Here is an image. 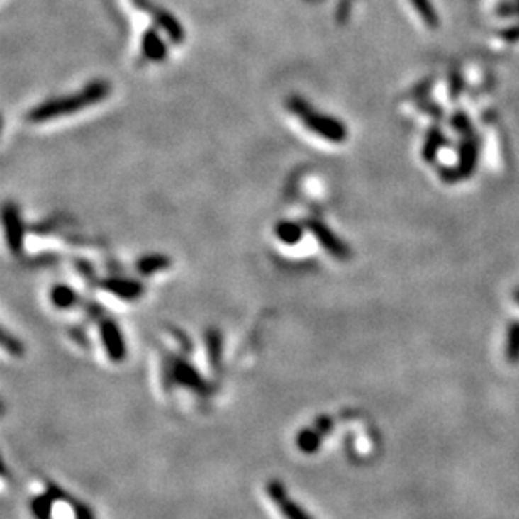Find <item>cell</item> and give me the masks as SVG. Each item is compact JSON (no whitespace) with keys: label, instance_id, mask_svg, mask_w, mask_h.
<instances>
[{"label":"cell","instance_id":"6da1fadb","mask_svg":"<svg viewBox=\"0 0 519 519\" xmlns=\"http://www.w3.org/2000/svg\"><path fill=\"white\" fill-rule=\"evenodd\" d=\"M111 93V86L108 81L96 79L84 86L79 93L69 94V96H59L48 99V101L38 104L27 113V121L30 123H45L57 120V118L72 115L94 104L101 103Z\"/></svg>","mask_w":519,"mask_h":519},{"label":"cell","instance_id":"7a4b0ae2","mask_svg":"<svg viewBox=\"0 0 519 519\" xmlns=\"http://www.w3.org/2000/svg\"><path fill=\"white\" fill-rule=\"evenodd\" d=\"M286 108L303 123L304 128L331 143H343L348 138V130L338 118L316 111L306 99L293 94L286 101Z\"/></svg>","mask_w":519,"mask_h":519},{"label":"cell","instance_id":"3957f363","mask_svg":"<svg viewBox=\"0 0 519 519\" xmlns=\"http://www.w3.org/2000/svg\"><path fill=\"white\" fill-rule=\"evenodd\" d=\"M479 140L474 135H467L462 140L461 150H459V163L452 168H445L440 172V179L445 184H455V182L466 180L476 170L477 160H479Z\"/></svg>","mask_w":519,"mask_h":519},{"label":"cell","instance_id":"277c9868","mask_svg":"<svg viewBox=\"0 0 519 519\" xmlns=\"http://www.w3.org/2000/svg\"><path fill=\"white\" fill-rule=\"evenodd\" d=\"M131 4L136 9H140L141 12L148 13L152 17V21L157 24V27L163 29V33L167 34V38L172 40L173 44H182L185 40V29L182 27L180 21L177 19L173 13H170L167 9H163L157 4H153L152 0H131Z\"/></svg>","mask_w":519,"mask_h":519},{"label":"cell","instance_id":"5b68a950","mask_svg":"<svg viewBox=\"0 0 519 519\" xmlns=\"http://www.w3.org/2000/svg\"><path fill=\"white\" fill-rule=\"evenodd\" d=\"M308 225H309V229L313 230V234L316 235V239L320 240V244L325 245L331 256H335L338 259L350 257V249L346 247V244L338 238V235H335L333 232L328 229L323 222L309 221Z\"/></svg>","mask_w":519,"mask_h":519},{"label":"cell","instance_id":"8992f818","mask_svg":"<svg viewBox=\"0 0 519 519\" xmlns=\"http://www.w3.org/2000/svg\"><path fill=\"white\" fill-rule=\"evenodd\" d=\"M141 52L143 56L148 59V61L153 62H160L165 61L167 54H168V48L167 43L160 38L157 29H147L143 33V38H141Z\"/></svg>","mask_w":519,"mask_h":519},{"label":"cell","instance_id":"52a82bcc","mask_svg":"<svg viewBox=\"0 0 519 519\" xmlns=\"http://www.w3.org/2000/svg\"><path fill=\"white\" fill-rule=\"evenodd\" d=\"M4 224H6L9 242H11L12 247L17 249L22 242V224L19 211H17V207L12 206V203H9V206H6V208H4Z\"/></svg>","mask_w":519,"mask_h":519},{"label":"cell","instance_id":"ba28073f","mask_svg":"<svg viewBox=\"0 0 519 519\" xmlns=\"http://www.w3.org/2000/svg\"><path fill=\"white\" fill-rule=\"evenodd\" d=\"M504 357H506L509 365H518L519 363V320H514L508 325Z\"/></svg>","mask_w":519,"mask_h":519},{"label":"cell","instance_id":"9c48e42d","mask_svg":"<svg viewBox=\"0 0 519 519\" xmlns=\"http://www.w3.org/2000/svg\"><path fill=\"white\" fill-rule=\"evenodd\" d=\"M445 145V136L439 128H432L425 138V145H423V158L425 162H434L439 150Z\"/></svg>","mask_w":519,"mask_h":519},{"label":"cell","instance_id":"30bf717a","mask_svg":"<svg viewBox=\"0 0 519 519\" xmlns=\"http://www.w3.org/2000/svg\"><path fill=\"white\" fill-rule=\"evenodd\" d=\"M411 2L412 6L415 7L420 19L425 22V26L429 27V29H437V27H439V16H437L430 0H411Z\"/></svg>","mask_w":519,"mask_h":519},{"label":"cell","instance_id":"8fae6325","mask_svg":"<svg viewBox=\"0 0 519 519\" xmlns=\"http://www.w3.org/2000/svg\"><path fill=\"white\" fill-rule=\"evenodd\" d=\"M277 232V238H279L282 242H288V244H294L301 239L303 230L301 227L294 222H279L276 227Z\"/></svg>","mask_w":519,"mask_h":519},{"label":"cell","instance_id":"7c38bea8","mask_svg":"<svg viewBox=\"0 0 519 519\" xmlns=\"http://www.w3.org/2000/svg\"><path fill=\"white\" fill-rule=\"evenodd\" d=\"M452 126H455L461 133H467V135H472V126H471V121H469V118L466 116V113H455L454 118H452Z\"/></svg>","mask_w":519,"mask_h":519},{"label":"cell","instance_id":"4fadbf2b","mask_svg":"<svg viewBox=\"0 0 519 519\" xmlns=\"http://www.w3.org/2000/svg\"><path fill=\"white\" fill-rule=\"evenodd\" d=\"M503 39L506 40V43H518V40H519V26H513V27H509V29L504 30Z\"/></svg>","mask_w":519,"mask_h":519},{"label":"cell","instance_id":"5bb4252c","mask_svg":"<svg viewBox=\"0 0 519 519\" xmlns=\"http://www.w3.org/2000/svg\"><path fill=\"white\" fill-rule=\"evenodd\" d=\"M513 299H514V301H516V303L519 304V286H518V288H516V289H514V291H513Z\"/></svg>","mask_w":519,"mask_h":519},{"label":"cell","instance_id":"9a60e30c","mask_svg":"<svg viewBox=\"0 0 519 519\" xmlns=\"http://www.w3.org/2000/svg\"><path fill=\"white\" fill-rule=\"evenodd\" d=\"M518 12H519V7H518Z\"/></svg>","mask_w":519,"mask_h":519}]
</instances>
